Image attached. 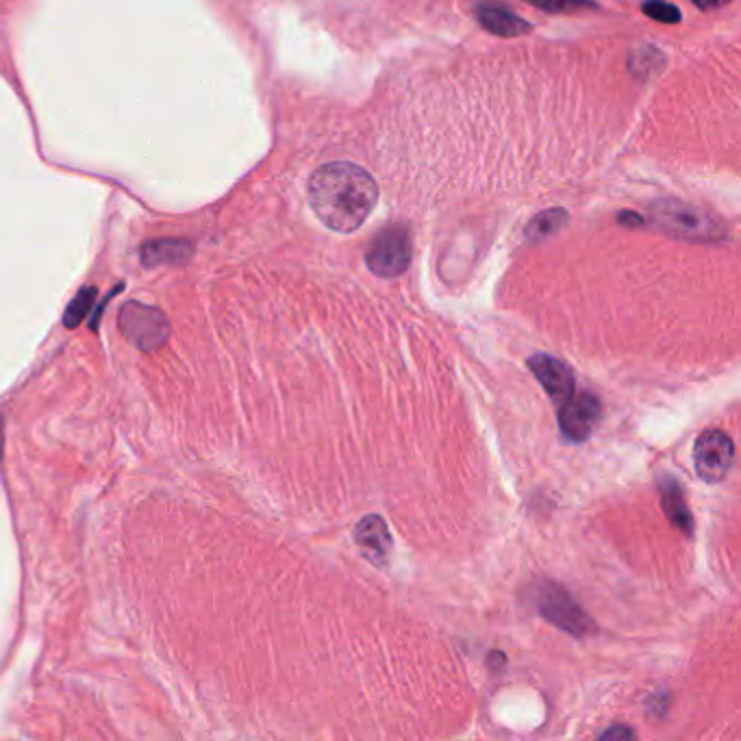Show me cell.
<instances>
[{"mask_svg": "<svg viewBox=\"0 0 741 741\" xmlns=\"http://www.w3.org/2000/svg\"><path fill=\"white\" fill-rule=\"evenodd\" d=\"M309 205L335 233H353L370 218L379 198L370 172L350 161H333L309 179Z\"/></svg>", "mask_w": 741, "mask_h": 741, "instance_id": "obj_1", "label": "cell"}, {"mask_svg": "<svg viewBox=\"0 0 741 741\" xmlns=\"http://www.w3.org/2000/svg\"><path fill=\"white\" fill-rule=\"evenodd\" d=\"M650 216L661 231L683 240H711L720 235V224L709 213L678 200H661L652 207Z\"/></svg>", "mask_w": 741, "mask_h": 741, "instance_id": "obj_2", "label": "cell"}, {"mask_svg": "<svg viewBox=\"0 0 741 741\" xmlns=\"http://www.w3.org/2000/svg\"><path fill=\"white\" fill-rule=\"evenodd\" d=\"M120 329L133 346L144 353H155L170 337V322L157 307L127 303L120 311Z\"/></svg>", "mask_w": 741, "mask_h": 741, "instance_id": "obj_3", "label": "cell"}, {"mask_svg": "<svg viewBox=\"0 0 741 741\" xmlns=\"http://www.w3.org/2000/svg\"><path fill=\"white\" fill-rule=\"evenodd\" d=\"M368 268L381 279L400 276L411 263V235L405 224H392L383 229L368 248Z\"/></svg>", "mask_w": 741, "mask_h": 741, "instance_id": "obj_4", "label": "cell"}, {"mask_svg": "<svg viewBox=\"0 0 741 741\" xmlns=\"http://www.w3.org/2000/svg\"><path fill=\"white\" fill-rule=\"evenodd\" d=\"M735 466V444L720 429H709L696 439L694 468L700 481L709 485L726 481Z\"/></svg>", "mask_w": 741, "mask_h": 741, "instance_id": "obj_5", "label": "cell"}, {"mask_svg": "<svg viewBox=\"0 0 741 741\" xmlns=\"http://www.w3.org/2000/svg\"><path fill=\"white\" fill-rule=\"evenodd\" d=\"M535 605L544 620L559 626L565 633H570L574 637H585L592 631V620H589V615L576 605L574 598L565 592V589H561L555 583H546L539 587Z\"/></svg>", "mask_w": 741, "mask_h": 741, "instance_id": "obj_6", "label": "cell"}, {"mask_svg": "<svg viewBox=\"0 0 741 741\" xmlns=\"http://www.w3.org/2000/svg\"><path fill=\"white\" fill-rule=\"evenodd\" d=\"M602 405L600 400L589 394H572L565 403L559 407V424L565 439H570L572 444H583L585 439L592 435L594 426L600 420Z\"/></svg>", "mask_w": 741, "mask_h": 741, "instance_id": "obj_7", "label": "cell"}, {"mask_svg": "<svg viewBox=\"0 0 741 741\" xmlns=\"http://www.w3.org/2000/svg\"><path fill=\"white\" fill-rule=\"evenodd\" d=\"M529 370L535 374V379L546 389V394L552 398V403L559 407L574 394V374L568 363H563L557 357L550 355H533L529 359Z\"/></svg>", "mask_w": 741, "mask_h": 741, "instance_id": "obj_8", "label": "cell"}, {"mask_svg": "<svg viewBox=\"0 0 741 741\" xmlns=\"http://www.w3.org/2000/svg\"><path fill=\"white\" fill-rule=\"evenodd\" d=\"M355 542L361 548L363 557L374 563L376 568H387L394 542L392 535H389L387 522L381 516L370 513V516L363 518L355 526Z\"/></svg>", "mask_w": 741, "mask_h": 741, "instance_id": "obj_9", "label": "cell"}, {"mask_svg": "<svg viewBox=\"0 0 741 741\" xmlns=\"http://www.w3.org/2000/svg\"><path fill=\"white\" fill-rule=\"evenodd\" d=\"M659 494H661V507L665 511V516L676 526L678 531L683 535L692 537L694 535V518L692 511L687 507L685 492L681 483L676 479H663L659 483Z\"/></svg>", "mask_w": 741, "mask_h": 741, "instance_id": "obj_10", "label": "cell"}, {"mask_svg": "<svg viewBox=\"0 0 741 741\" xmlns=\"http://www.w3.org/2000/svg\"><path fill=\"white\" fill-rule=\"evenodd\" d=\"M476 16H479V22L485 31L498 37H518L531 31L529 22L502 5H481L476 9Z\"/></svg>", "mask_w": 741, "mask_h": 741, "instance_id": "obj_11", "label": "cell"}, {"mask_svg": "<svg viewBox=\"0 0 741 741\" xmlns=\"http://www.w3.org/2000/svg\"><path fill=\"white\" fill-rule=\"evenodd\" d=\"M194 248L190 242L185 240H157L148 242L142 248V261L144 266L155 268V266H181V263L190 261Z\"/></svg>", "mask_w": 741, "mask_h": 741, "instance_id": "obj_12", "label": "cell"}, {"mask_svg": "<svg viewBox=\"0 0 741 741\" xmlns=\"http://www.w3.org/2000/svg\"><path fill=\"white\" fill-rule=\"evenodd\" d=\"M568 222V213H565L563 209H550V211H544L539 213V216L529 224V229H526V237L533 242H542L546 240V237L555 235L559 229H563V224Z\"/></svg>", "mask_w": 741, "mask_h": 741, "instance_id": "obj_13", "label": "cell"}, {"mask_svg": "<svg viewBox=\"0 0 741 741\" xmlns=\"http://www.w3.org/2000/svg\"><path fill=\"white\" fill-rule=\"evenodd\" d=\"M96 296H98L96 287H83V290L74 296L64 316V324L68 326V329H74V326H79L85 320V316L92 311L96 303Z\"/></svg>", "mask_w": 741, "mask_h": 741, "instance_id": "obj_14", "label": "cell"}, {"mask_svg": "<svg viewBox=\"0 0 741 741\" xmlns=\"http://www.w3.org/2000/svg\"><path fill=\"white\" fill-rule=\"evenodd\" d=\"M644 14L665 24H676L681 20V11H678V7H674L672 3H668V0H646Z\"/></svg>", "mask_w": 741, "mask_h": 741, "instance_id": "obj_15", "label": "cell"}, {"mask_svg": "<svg viewBox=\"0 0 741 741\" xmlns=\"http://www.w3.org/2000/svg\"><path fill=\"white\" fill-rule=\"evenodd\" d=\"M529 3L544 11H550V14H565V11L596 7L594 0H529Z\"/></svg>", "mask_w": 741, "mask_h": 741, "instance_id": "obj_16", "label": "cell"}, {"mask_svg": "<svg viewBox=\"0 0 741 741\" xmlns=\"http://www.w3.org/2000/svg\"><path fill=\"white\" fill-rule=\"evenodd\" d=\"M600 737H602V739H613V737H620V739H633L635 733L631 731V728H626V726H613V728H609V731L602 733Z\"/></svg>", "mask_w": 741, "mask_h": 741, "instance_id": "obj_17", "label": "cell"}, {"mask_svg": "<svg viewBox=\"0 0 741 741\" xmlns=\"http://www.w3.org/2000/svg\"><path fill=\"white\" fill-rule=\"evenodd\" d=\"M692 3L700 9H718V7L731 3V0H692Z\"/></svg>", "mask_w": 741, "mask_h": 741, "instance_id": "obj_18", "label": "cell"}, {"mask_svg": "<svg viewBox=\"0 0 741 741\" xmlns=\"http://www.w3.org/2000/svg\"><path fill=\"white\" fill-rule=\"evenodd\" d=\"M620 220L622 222H631V224H642V218L635 216V213H624V216Z\"/></svg>", "mask_w": 741, "mask_h": 741, "instance_id": "obj_19", "label": "cell"}]
</instances>
